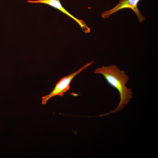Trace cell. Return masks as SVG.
I'll return each instance as SVG.
<instances>
[{"label":"cell","mask_w":158,"mask_h":158,"mask_svg":"<svg viewBox=\"0 0 158 158\" xmlns=\"http://www.w3.org/2000/svg\"><path fill=\"white\" fill-rule=\"evenodd\" d=\"M94 62L92 61L87 63L73 73L61 78L55 84L52 91L48 95L42 97V104H45L51 98L56 96H63V94L70 88L71 83L73 78L85 68Z\"/></svg>","instance_id":"2"},{"label":"cell","mask_w":158,"mask_h":158,"mask_svg":"<svg viewBox=\"0 0 158 158\" xmlns=\"http://www.w3.org/2000/svg\"><path fill=\"white\" fill-rule=\"evenodd\" d=\"M94 73L102 75L107 83L118 91L120 97L119 103L115 109L100 116L122 110L125 105L128 104L133 98L132 90L126 85L129 80L128 76L124 71L120 70L114 64L108 66L102 65L101 67L96 68Z\"/></svg>","instance_id":"1"},{"label":"cell","mask_w":158,"mask_h":158,"mask_svg":"<svg viewBox=\"0 0 158 158\" xmlns=\"http://www.w3.org/2000/svg\"><path fill=\"white\" fill-rule=\"evenodd\" d=\"M28 2L31 3H40L46 4L66 14L75 20L80 26L85 33L90 32V29L83 20L75 18L63 7L60 0H28Z\"/></svg>","instance_id":"4"},{"label":"cell","mask_w":158,"mask_h":158,"mask_svg":"<svg viewBox=\"0 0 158 158\" xmlns=\"http://www.w3.org/2000/svg\"><path fill=\"white\" fill-rule=\"evenodd\" d=\"M140 0H120L118 4L110 10L104 11L101 14L102 17L103 18H107L120 10L130 8L137 15L139 23H142L145 20V18L140 12L137 6Z\"/></svg>","instance_id":"3"}]
</instances>
